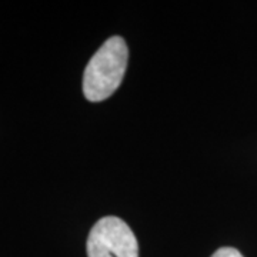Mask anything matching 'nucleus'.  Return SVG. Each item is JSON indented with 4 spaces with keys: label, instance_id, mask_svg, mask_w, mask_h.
<instances>
[{
    "label": "nucleus",
    "instance_id": "f257e3e1",
    "mask_svg": "<svg viewBox=\"0 0 257 257\" xmlns=\"http://www.w3.org/2000/svg\"><path fill=\"white\" fill-rule=\"evenodd\" d=\"M128 50L119 36L107 39L86 66L83 92L90 101H101L117 90L127 67Z\"/></svg>",
    "mask_w": 257,
    "mask_h": 257
},
{
    "label": "nucleus",
    "instance_id": "7ed1b4c3",
    "mask_svg": "<svg viewBox=\"0 0 257 257\" xmlns=\"http://www.w3.org/2000/svg\"><path fill=\"white\" fill-rule=\"evenodd\" d=\"M211 257H243L239 250L233 247H221L217 251L213 253Z\"/></svg>",
    "mask_w": 257,
    "mask_h": 257
},
{
    "label": "nucleus",
    "instance_id": "f03ea898",
    "mask_svg": "<svg viewBox=\"0 0 257 257\" xmlns=\"http://www.w3.org/2000/svg\"><path fill=\"white\" fill-rule=\"evenodd\" d=\"M87 257H139L136 236L119 217H103L90 230Z\"/></svg>",
    "mask_w": 257,
    "mask_h": 257
}]
</instances>
